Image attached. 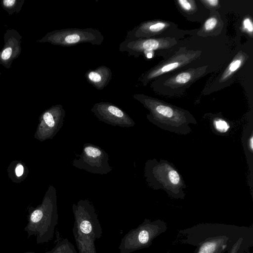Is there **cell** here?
<instances>
[{
    "instance_id": "cell-1",
    "label": "cell",
    "mask_w": 253,
    "mask_h": 253,
    "mask_svg": "<svg viewBox=\"0 0 253 253\" xmlns=\"http://www.w3.org/2000/svg\"><path fill=\"white\" fill-rule=\"evenodd\" d=\"M133 98L148 109L147 115L150 121L166 130L176 133H189L188 125L195 123L191 115L179 108L155 98L142 94H135Z\"/></svg>"
},
{
    "instance_id": "cell-2",
    "label": "cell",
    "mask_w": 253,
    "mask_h": 253,
    "mask_svg": "<svg viewBox=\"0 0 253 253\" xmlns=\"http://www.w3.org/2000/svg\"><path fill=\"white\" fill-rule=\"evenodd\" d=\"M75 222L73 234L78 253H97L95 241L101 237L102 230L93 207L81 200L73 206Z\"/></svg>"
},
{
    "instance_id": "cell-3",
    "label": "cell",
    "mask_w": 253,
    "mask_h": 253,
    "mask_svg": "<svg viewBox=\"0 0 253 253\" xmlns=\"http://www.w3.org/2000/svg\"><path fill=\"white\" fill-rule=\"evenodd\" d=\"M104 40V36L98 29L87 28L56 30L47 36L46 41L55 45L69 47L84 43L100 45Z\"/></svg>"
},
{
    "instance_id": "cell-4",
    "label": "cell",
    "mask_w": 253,
    "mask_h": 253,
    "mask_svg": "<svg viewBox=\"0 0 253 253\" xmlns=\"http://www.w3.org/2000/svg\"><path fill=\"white\" fill-rule=\"evenodd\" d=\"M157 222L145 219L137 228L130 230L121 239L120 253H131L149 246L159 234L160 228Z\"/></svg>"
},
{
    "instance_id": "cell-5",
    "label": "cell",
    "mask_w": 253,
    "mask_h": 253,
    "mask_svg": "<svg viewBox=\"0 0 253 253\" xmlns=\"http://www.w3.org/2000/svg\"><path fill=\"white\" fill-rule=\"evenodd\" d=\"M233 230L229 228H214L209 230V237L201 242L197 253H223L230 251L240 237L235 236Z\"/></svg>"
},
{
    "instance_id": "cell-6",
    "label": "cell",
    "mask_w": 253,
    "mask_h": 253,
    "mask_svg": "<svg viewBox=\"0 0 253 253\" xmlns=\"http://www.w3.org/2000/svg\"><path fill=\"white\" fill-rule=\"evenodd\" d=\"M173 43L169 39L165 38L125 39L120 44L119 50L129 56L138 57L145 51L166 48Z\"/></svg>"
},
{
    "instance_id": "cell-7",
    "label": "cell",
    "mask_w": 253,
    "mask_h": 253,
    "mask_svg": "<svg viewBox=\"0 0 253 253\" xmlns=\"http://www.w3.org/2000/svg\"><path fill=\"white\" fill-rule=\"evenodd\" d=\"M91 110L99 119L112 125L123 126L134 125L133 121L125 111L111 103H96Z\"/></svg>"
},
{
    "instance_id": "cell-8",
    "label": "cell",
    "mask_w": 253,
    "mask_h": 253,
    "mask_svg": "<svg viewBox=\"0 0 253 253\" xmlns=\"http://www.w3.org/2000/svg\"><path fill=\"white\" fill-rule=\"evenodd\" d=\"M155 168V178L158 179L157 180L160 187L171 192L173 190L181 188L182 183L179 174L169 164H160Z\"/></svg>"
},
{
    "instance_id": "cell-9",
    "label": "cell",
    "mask_w": 253,
    "mask_h": 253,
    "mask_svg": "<svg viewBox=\"0 0 253 253\" xmlns=\"http://www.w3.org/2000/svg\"><path fill=\"white\" fill-rule=\"evenodd\" d=\"M190 54H184L175 56L166 63L157 65L144 73L139 79V81L143 85H146L153 79L188 63L190 61Z\"/></svg>"
},
{
    "instance_id": "cell-10",
    "label": "cell",
    "mask_w": 253,
    "mask_h": 253,
    "mask_svg": "<svg viewBox=\"0 0 253 253\" xmlns=\"http://www.w3.org/2000/svg\"><path fill=\"white\" fill-rule=\"evenodd\" d=\"M112 76L111 69L105 66H101L95 69L89 70L84 75L87 82L99 90L103 89L108 85L112 79Z\"/></svg>"
},
{
    "instance_id": "cell-11",
    "label": "cell",
    "mask_w": 253,
    "mask_h": 253,
    "mask_svg": "<svg viewBox=\"0 0 253 253\" xmlns=\"http://www.w3.org/2000/svg\"><path fill=\"white\" fill-rule=\"evenodd\" d=\"M198 71L196 70H190L178 73L172 76L166 82V84L170 86H182L193 80Z\"/></svg>"
},
{
    "instance_id": "cell-12",
    "label": "cell",
    "mask_w": 253,
    "mask_h": 253,
    "mask_svg": "<svg viewBox=\"0 0 253 253\" xmlns=\"http://www.w3.org/2000/svg\"><path fill=\"white\" fill-rule=\"evenodd\" d=\"M245 59V56L242 54H239L230 62L225 71L222 74L220 80L225 81L229 78L236 71H237L242 65Z\"/></svg>"
},
{
    "instance_id": "cell-13",
    "label": "cell",
    "mask_w": 253,
    "mask_h": 253,
    "mask_svg": "<svg viewBox=\"0 0 253 253\" xmlns=\"http://www.w3.org/2000/svg\"><path fill=\"white\" fill-rule=\"evenodd\" d=\"M49 253H77V252L73 244L65 238L59 241Z\"/></svg>"
},
{
    "instance_id": "cell-14",
    "label": "cell",
    "mask_w": 253,
    "mask_h": 253,
    "mask_svg": "<svg viewBox=\"0 0 253 253\" xmlns=\"http://www.w3.org/2000/svg\"><path fill=\"white\" fill-rule=\"evenodd\" d=\"M250 245L245 243L244 237H240L235 242L229 253H243L246 249L249 247L247 245Z\"/></svg>"
},
{
    "instance_id": "cell-15",
    "label": "cell",
    "mask_w": 253,
    "mask_h": 253,
    "mask_svg": "<svg viewBox=\"0 0 253 253\" xmlns=\"http://www.w3.org/2000/svg\"><path fill=\"white\" fill-rule=\"evenodd\" d=\"M213 125L215 129L219 132H226L229 128V126L228 123L221 119H215L213 121Z\"/></svg>"
},
{
    "instance_id": "cell-16",
    "label": "cell",
    "mask_w": 253,
    "mask_h": 253,
    "mask_svg": "<svg viewBox=\"0 0 253 253\" xmlns=\"http://www.w3.org/2000/svg\"><path fill=\"white\" fill-rule=\"evenodd\" d=\"M217 24V19L215 17H211L205 22L204 28L207 31L212 30Z\"/></svg>"
},
{
    "instance_id": "cell-17",
    "label": "cell",
    "mask_w": 253,
    "mask_h": 253,
    "mask_svg": "<svg viewBox=\"0 0 253 253\" xmlns=\"http://www.w3.org/2000/svg\"><path fill=\"white\" fill-rule=\"evenodd\" d=\"M180 7L185 11L189 12L193 10L194 1L188 0H178L177 1Z\"/></svg>"
},
{
    "instance_id": "cell-18",
    "label": "cell",
    "mask_w": 253,
    "mask_h": 253,
    "mask_svg": "<svg viewBox=\"0 0 253 253\" xmlns=\"http://www.w3.org/2000/svg\"><path fill=\"white\" fill-rule=\"evenodd\" d=\"M43 213L44 211L41 210H35L31 215V220L34 223H39Z\"/></svg>"
},
{
    "instance_id": "cell-19",
    "label": "cell",
    "mask_w": 253,
    "mask_h": 253,
    "mask_svg": "<svg viewBox=\"0 0 253 253\" xmlns=\"http://www.w3.org/2000/svg\"><path fill=\"white\" fill-rule=\"evenodd\" d=\"M43 120L45 124L50 127H52L55 125V121L53 116L50 112H45L43 116Z\"/></svg>"
},
{
    "instance_id": "cell-20",
    "label": "cell",
    "mask_w": 253,
    "mask_h": 253,
    "mask_svg": "<svg viewBox=\"0 0 253 253\" xmlns=\"http://www.w3.org/2000/svg\"><path fill=\"white\" fill-rule=\"evenodd\" d=\"M244 28L249 33L252 34L253 31V23L249 17L246 18L243 22Z\"/></svg>"
},
{
    "instance_id": "cell-21",
    "label": "cell",
    "mask_w": 253,
    "mask_h": 253,
    "mask_svg": "<svg viewBox=\"0 0 253 253\" xmlns=\"http://www.w3.org/2000/svg\"><path fill=\"white\" fill-rule=\"evenodd\" d=\"M12 54V49L11 47L5 48L2 52L1 57L4 60H7L10 58Z\"/></svg>"
},
{
    "instance_id": "cell-22",
    "label": "cell",
    "mask_w": 253,
    "mask_h": 253,
    "mask_svg": "<svg viewBox=\"0 0 253 253\" xmlns=\"http://www.w3.org/2000/svg\"><path fill=\"white\" fill-rule=\"evenodd\" d=\"M202 1L207 5L212 7L216 6L219 3V1L218 0H203Z\"/></svg>"
},
{
    "instance_id": "cell-23",
    "label": "cell",
    "mask_w": 253,
    "mask_h": 253,
    "mask_svg": "<svg viewBox=\"0 0 253 253\" xmlns=\"http://www.w3.org/2000/svg\"><path fill=\"white\" fill-rule=\"evenodd\" d=\"M23 167L21 165H18L15 169V172L17 176H21L23 174Z\"/></svg>"
},
{
    "instance_id": "cell-24",
    "label": "cell",
    "mask_w": 253,
    "mask_h": 253,
    "mask_svg": "<svg viewBox=\"0 0 253 253\" xmlns=\"http://www.w3.org/2000/svg\"><path fill=\"white\" fill-rule=\"evenodd\" d=\"M16 2L15 0H5L3 1V4L7 7L12 6Z\"/></svg>"
},
{
    "instance_id": "cell-25",
    "label": "cell",
    "mask_w": 253,
    "mask_h": 253,
    "mask_svg": "<svg viewBox=\"0 0 253 253\" xmlns=\"http://www.w3.org/2000/svg\"><path fill=\"white\" fill-rule=\"evenodd\" d=\"M143 54L145 55L146 58L147 59L152 58L154 55V51H147L144 52Z\"/></svg>"
},
{
    "instance_id": "cell-26",
    "label": "cell",
    "mask_w": 253,
    "mask_h": 253,
    "mask_svg": "<svg viewBox=\"0 0 253 253\" xmlns=\"http://www.w3.org/2000/svg\"><path fill=\"white\" fill-rule=\"evenodd\" d=\"M248 144L250 150L252 152L253 150V136L252 135L249 139Z\"/></svg>"
}]
</instances>
